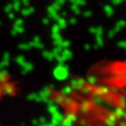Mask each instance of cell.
Listing matches in <instances>:
<instances>
[{
  "mask_svg": "<svg viewBox=\"0 0 126 126\" xmlns=\"http://www.w3.org/2000/svg\"><path fill=\"white\" fill-rule=\"evenodd\" d=\"M6 85H10L8 84L7 80L4 79V77H0V98L3 97L6 94V91L9 93V91L12 90V89H10V87L6 88Z\"/></svg>",
  "mask_w": 126,
  "mask_h": 126,
  "instance_id": "1",
  "label": "cell"
}]
</instances>
